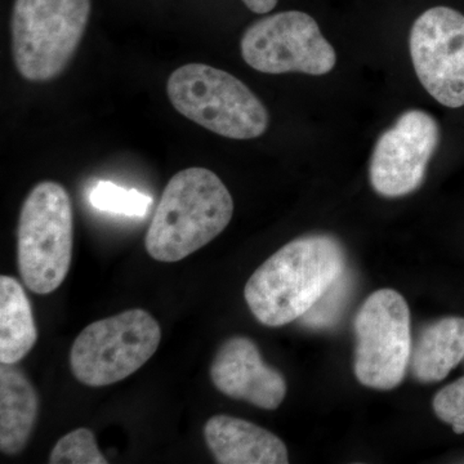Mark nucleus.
<instances>
[{
  "label": "nucleus",
  "instance_id": "obj_1",
  "mask_svg": "<svg viewBox=\"0 0 464 464\" xmlns=\"http://www.w3.org/2000/svg\"><path fill=\"white\" fill-rule=\"evenodd\" d=\"M346 252L332 235L290 241L250 276L244 298L259 323L279 328L306 315L346 270Z\"/></svg>",
  "mask_w": 464,
  "mask_h": 464
},
{
  "label": "nucleus",
  "instance_id": "obj_2",
  "mask_svg": "<svg viewBox=\"0 0 464 464\" xmlns=\"http://www.w3.org/2000/svg\"><path fill=\"white\" fill-rule=\"evenodd\" d=\"M234 215V200L222 179L207 168H188L167 183L145 246L150 257L174 264L215 240Z\"/></svg>",
  "mask_w": 464,
  "mask_h": 464
},
{
  "label": "nucleus",
  "instance_id": "obj_3",
  "mask_svg": "<svg viewBox=\"0 0 464 464\" xmlns=\"http://www.w3.org/2000/svg\"><path fill=\"white\" fill-rule=\"evenodd\" d=\"M167 93L179 114L226 139H258L270 124L267 109L248 85L206 63L174 70Z\"/></svg>",
  "mask_w": 464,
  "mask_h": 464
},
{
  "label": "nucleus",
  "instance_id": "obj_4",
  "mask_svg": "<svg viewBox=\"0 0 464 464\" xmlns=\"http://www.w3.org/2000/svg\"><path fill=\"white\" fill-rule=\"evenodd\" d=\"M74 246L72 200L60 183L43 181L27 195L17 226V266L26 288L50 295L65 282Z\"/></svg>",
  "mask_w": 464,
  "mask_h": 464
},
{
  "label": "nucleus",
  "instance_id": "obj_5",
  "mask_svg": "<svg viewBox=\"0 0 464 464\" xmlns=\"http://www.w3.org/2000/svg\"><path fill=\"white\" fill-rule=\"evenodd\" d=\"M91 0H14V65L26 81L50 82L67 69L83 39Z\"/></svg>",
  "mask_w": 464,
  "mask_h": 464
},
{
  "label": "nucleus",
  "instance_id": "obj_6",
  "mask_svg": "<svg viewBox=\"0 0 464 464\" xmlns=\"http://www.w3.org/2000/svg\"><path fill=\"white\" fill-rule=\"evenodd\" d=\"M161 329L148 311L134 308L88 325L70 351V368L85 386L118 383L151 359Z\"/></svg>",
  "mask_w": 464,
  "mask_h": 464
},
{
  "label": "nucleus",
  "instance_id": "obj_7",
  "mask_svg": "<svg viewBox=\"0 0 464 464\" xmlns=\"http://www.w3.org/2000/svg\"><path fill=\"white\" fill-rule=\"evenodd\" d=\"M353 328L356 380L373 390L398 387L404 381L413 348L405 298L396 290H377L357 311Z\"/></svg>",
  "mask_w": 464,
  "mask_h": 464
},
{
  "label": "nucleus",
  "instance_id": "obj_8",
  "mask_svg": "<svg viewBox=\"0 0 464 464\" xmlns=\"http://www.w3.org/2000/svg\"><path fill=\"white\" fill-rule=\"evenodd\" d=\"M240 50L244 61L264 74L320 76L337 63V53L315 18L301 11L279 12L256 21L241 36Z\"/></svg>",
  "mask_w": 464,
  "mask_h": 464
},
{
  "label": "nucleus",
  "instance_id": "obj_9",
  "mask_svg": "<svg viewBox=\"0 0 464 464\" xmlns=\"http://www.w3.org/2000/svg\"><path fill=\"white\" fill-rule=\"evenodd\" d=\"M411 63L424 90L442 106H464V14L449 7L423 12L409 36Z\"/></svg>",
  "mask_w": 464,
  "mask_h": 464
},
{
  "label": "nucleus",
  "instance_id": "obj_10",
  "mask_svg": "<svg viewBox=\"0 0 464 464\" xmlns=\"http://www.w3.org/2000/svg\"><path fill=\"white\" fill-rule=\"evenodd\" d=\"M440 127L423 110L402 112L375 142L369 179L384 198H401L422 186L430 161L439 148Z\"/></svg>",
  "mask_w": 464,
  "mask_h": 464
},
{
  "label": "nucleus",
  "instance_id": "obj_11",
  "mask_svg": "<svg viewBox=\"0 0 464 464\" xmlns=\"http://www.w3.org/2000/svg\"><path fill=\"white\" fill-rule=\"evenodd\" d=\"M210 380L228 398L275 411L286 395V382L276 369L265 364L257 344L246 337H231L217 351Z\"/></svg>",
  "mask_w": 464,
  "mask_h": 464
},
{
  "label": "nucleus",
  "instance_id": "obj_12",
  "mask_svg": "<svg viewBox=\"0 0 464 464\" xmlns=\"http://www.w3.org/2000/svg\"><path fill=\"white\" fill-rule=\"evenodd\" d=\"M204 439L219 464H286L288 449L273 432L230 415H215Z\"/></svg>",
  "mask_w": 464,
  "mask_h": 464
},
{
  "label": "nucleus",
  "instance_id": "obj_13",
  "mask_svg": "<svg viewBox=\"0 0 464 464\" xmlns=\"http://www.w3.org/2000/svg\"><path fill=\"white\" fill-rule=\"evenodd\" d=\"M38 393L14 364L0 368V450L17 456L26 448L38 417Z\"/></svg>",
  "mask_w": 464,
  "mask_h": 464
},
{
  "label": "nucleus",
  "instance_id": "obj_14",
  "mask_svg": "<svg viewBox=\"0 0 464 464\" xmlns=\"http://www.w3.org/2000/svg\"><path fill=\"white\" fill-rule=\"evenodd\" d=\"M464 360V317L448 316L424 326L411 348V375L420 383L444 381Z\"/></svg>",
  "mask_w": 464,
  "mask_h": 464
},
{
  "label": "nucleus",
  "instance_id": "obj_15",
  "mask_svg": "<svg viewBox=\"0 0 464 464\" xmlns=\"http://www.w3.org/2000/svg\"><path fill=\"white\" fill-rule=\"evenodd\" d=\"M38 340L32 304L14 277L0 276V362L16 364Z\"/></svg>",
  "mask_w": 464,
  "mask_h": 464
},
{
  "label": "nucleus",
  "instance_id": "obj_16",
  "mask_svg": "<svg viewBox=\"0 0 464 464\" xmlns=\"http://www.w3.org/2000/svg\"><path fill=\"white\" fill-rule=\"evenodd\" d=\"M91 206L102 212L128 217L148 215L152 198L136 188H124L111 181H99L91 188Z\"/></svg>",
  "mask_w": 464,
  "mask_h": 464
},
{
  "label": "nucleus",
  "instance_id": "obj_17",
  "mask_svg": "<svg viewBox=\"0 0 464 464\" xmlns=\"http://www.w3.org/2000/svg\"><path fill=\"white\" fill-rule=\"evenodd\" d=\"M353 286V275L348 273L346 268L315 306L311 308L306 315L301 317L302 323L314 329L329 328L337 323L342 311L346 307L348 298L351 297Z\"/></svg>",
  "mask_w": 464,
  "mask_h": 464
},
{
  "label": "nucleus",
  "instance_id": "obj_18",
  "mask_svg": "<svg viewBox=\"0 0 464 464\" xmlns=\"http://www.w3.org/2000/svg\"><path fill=\"white\" fill-rule=\"evenodd\" d=\"M109 460L97 447L94 433L88 429H78L67 433L54 445L50 464H108Z\"/></svg>",
  "mask_w": 464,
  "mask_h": 464
},
{
  "label": "nucleus",
  "instance_id": "obj_19",
  "mask_svg": "<svg viewBox=\"0 0 464 464\" xmlns=\"http://www.w3.org/2000/svg\"><path fill=\"white\" fill-rule=\"evenodd\" d=\"M432 408L440 420L450 424L457 435H463L464 377L440 390L433 398Z\"/></svg>",
  "mask_w": 464,
  "mask_h": 464
},
{
  "label": "nucleus",
  "instance_id": "obj_20",
  "mask_svg": "<svg viewBox=\"0 0 464 464\" xmlns=\"http://www.w3.org/2000/svg\"><path fill=\"white\" fill-rule=\"evenodd\" d=\"M244 5L255 14H270L276 7L277 0H243Z\"/></svg>",
  "mask_w": 464,
  "mask_h": 464
}]
</instances>
